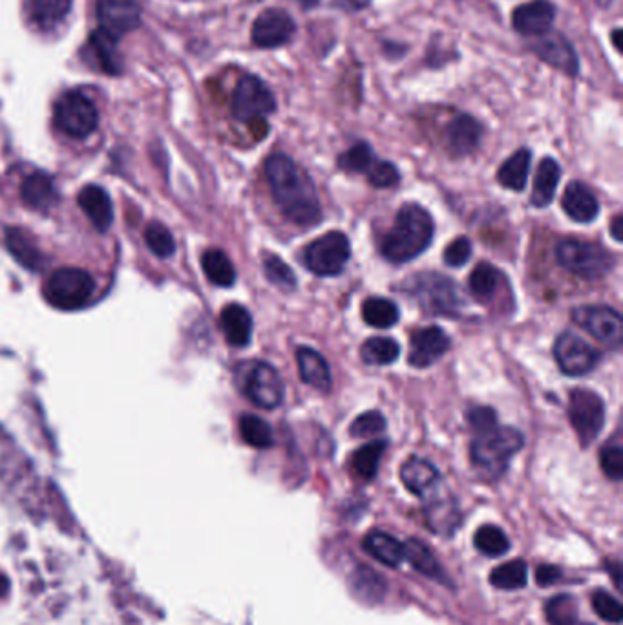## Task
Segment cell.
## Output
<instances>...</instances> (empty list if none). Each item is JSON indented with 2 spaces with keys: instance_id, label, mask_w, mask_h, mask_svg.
Wrapping results in <instances>:
<instances>
[{
  "instance_id": "cell-1",
  "label": "cell",
  "mask_w": 623,
  "mask_h": 625,
  "mask_svg": "<svg viewBox=\"0 0 623 625\" xmlns=\"http://www.w3.org/2000/svg\"><path fill=\"white\" fill-rule=\"evenodd\" d=\"M265 178L276 205L289 222L311 227L322 220V207L313 181L289 156L273 154L267 159Z\"/></svg>"
},
{
  "instance_id": "cell-2",
  "label": "cell",
  "mask_w": 623,
  "mask_h": 625,
  "mask_svg": "<svg viewBox=\"0 0 623 625\" xmlns=\"http://www.w3.org/2000/svg\"><path fill=\"white\" fill-rule=\"evenodd\" d=\"M433 233L435 225L430 212L417 203H406L382 240V255L393 264H406L430 247Z\"/></svg>"
},
{
  "instance_id": "cell-3",
  "label": "cell",
  "mask_w": 623,
  "mask_h": 625,
  "mask_svg": "<svg viewBox=\"0 0 623 625\" xmlns=\"http://www.w3.org/2000/svg\"><path fill=\"white\" fill-rule=\"evenodd\" d=\"M525 445V437L516 428L492 424L476 432L470 446L472 465L486 477L501 476L507 470L510 459Z\"/></svg>"
},
{
  "instance_id": "cell-4",
  "label": "cell",
  "mask_w": 623,
  "mask_h": 625,
  "mask_svg": "<svg viewBox=\"0 0 623 625\" xmlns=\"http://www.w3.org/2000/svg\"><path fill=\"white\" fill-rule=\"evenodd\" d=\"M234 377L240 392L262 410H275L284 401L286 390L282 377L267 362H242L238 364Z\"/></svg>"
},
{
  "instance_id": "cell-5",
  "label": "cell",
  "mask_w": 623,
  "mask_h": 625,
  "mask_svg": "<svg viewBox=\"0 0 623 625\" xmlns=\"http://www.w3.org/2000/svg\"><path fill=\"white\" fill-rule=\"evenodd\" d=\"M43 293L53 308L75 311L90 304L96 293V282L85 269L64 267L48 276Z\"/></svg>"
},
{
  "instance_id": "cell-6",
  "label": "cell",
  "mask_w": 623,
  "mask_h": 625,
  "mask_svg": "<svg viewBox=\"0 0 623 625\" xmlns=\"http://www.w3.org/2000/svg\"><path fill=\"white\" fill-rule=\"evenodd\" d=\"M556 260L572 275L585 280H596L613 271L614 256L600 244L563 240L556 245Z\"/></svg>"
},
{
  "instance_id": "cell-7",
  "label": "cell",
  "mask_w": 623,
  "mask_h": 625,
  "mask_svg": "<svg viewBox=\"0 0 623 625\" xmlns=\"http://www.w3.org/2000/svg\"><path fill=\"white\" fill-rule=\"evenodd\" d=\"M419 306L432 315H454L461 308V297L450 278L437 273L415 275L402 286Z\"/></svg>"
},
{
  "instance_id": "cell-8",
  "label": "cell",
  "mask_w": 623,
  "mask_h": 625,
  "mask_svg": "<svg viewBox=\"0 0 623 625\" xmlns=\"http://www.w3.org/2000/svg\"><path fill=\"white\" fill-rule=\"evenodd\" d=\"M53 121L68 138L85 139L94 134L99 112L90 97L81 90H70L59 97L53 108Z\"/></svg>"
},
{
  "instance_id": "cell-9",
  "label": "cell",
  "mask_w": 623,
  "mask_h": 625,
  "mask_svg": "<svg viewBox=\"0 0 623 625\" xmlns=\"http://www.w3.org/2000/svg\"><path fill=\"white\" fill-rule=\"evenodd\" d=\"M351 258V244L344 233L331 231L317 238L304 249V264L317 276H337L346 269Z\"/></svg>"
},
{
  "instance_id": "cell-10",
  "label": "cell",
  "mask_w": 623,
  "mask_h": 625,
  "mask_svg": "<svg viewBox=\"0 0 623 625\" xmlns=\"http://www.w3.org/2000/svg\"><path fill=\"white\" fill-rule=\"evenodd\" d=\"M233 116L242 123H256L276 110V99L269 86L256 75H243L231 99Z\"/></svg>"
},
{
  "instance_id": "cell-11",
  "label": "cell",
  "mask_w": 623,
  "mask_h": 625,
  "mask_svg": "<svg viewBox=\"0 0 623 625\" xmlns=\"http://www.w3.org/2000/svg\"><path fill=\"white\" fill-rule=\"evenodd\" d=\"M569 417L581 445H591L605 424V404L602 397L591 390H574L569 403Z\"/></svg>"
},
{
  "instance_id": "cell-12",
  "label": "cell",
  "mask_w": 623,
  "mask_h": 625,
  "mask_svg": "<svg viewBox=\"0 0 623 625\" xmlns=\"http://www.w3.org/2000/svg\"><path fill=\"white\" fill-rule=\"evenodd\" d=\"M554 357L565 375L580 377L596 368L600 361V351L594 350L589 342H585L576 333L565 331L556 339Z\"/></svg>"
},
{
  "instance_id": "cell-13",
  "label": "cell",
  "mask_w": 623,
  "mask_h": 625,
  "mask_svg": "<svg viewBox=\"0 0 623 625\" xmlns=\"http://www.w3.org/2000/svg\"><path fill=\"white\" fill-rule=\"evenodd\" d=\"M574 322L591 333L592 337L607 344L611 348H618L623 337V322L620 313L607 306H581L572 311Z\"/></svg>"
},
{
  "instance_id": "cell-14",
  "label": "cell",
  "mask_w": 623,
  "mask_h": 625,
  "mask_svg": "<svg viewBox=\"0 0 623 625\" xmlns=\"http://www.w3.org/2000/svg\"><path fill=\"white\" fill-rule=\"evenodd\" d=\"M295 32L296 24L293 17L287 15L284 10L273 8L258 15L253 24L251 37L258 48H278L289 43Z\"/></svg>"
},
{
  "instance_id": "cell-15",
  "label": "cell",
  "mask_w": 623,
  "mask_h": 625,
  "mask_svg": "<svg viewBox=\"0 0 623 625\" xmlns=\"http://www.w3.org/2000/svg\"><path fill=\"white\" fill-rule=\"evenodd\" d=\"M97 17L101 30L119 39L138 28L141 8L138 0H97Z\"/></svg>"
},
{
  "instance_id": "cell-16",
  "label": "cell",
  "mask_w": 623,
  "mask_h": 625,
  "mask_svg": "<svg viewBox=\"0 0 623 625\" xmlns=\"http://www.w3.org/2000/svg\"><path fill=\"white\" fill-rule=\"evenodd\" d=\"M450 350V337L437 326L415 331L410 344L408 361L413 368H428Z\"/></svg>"
},
{
  "instance_id": "cell-17",
  "label": "cell",
  "mask_w": 623,
  "mask_h": 625,
  "mask_svg": "<svg viewBox=\"0 0 623 625\" xmlns=\"http://www.w3.org/2000/svg\"><path fill=\"white\" fill-rule=\"evenodd\" d=\"M556 17V6L550 0H532L514 10L512 24L516 32L527 37L550 32Z\"/></svg>"
},
{
  "instance_id": "cell-18",
  "label": "cell",
  "mask_w": 623,
  "mask_h": 625,
  "mask_svg": "<svg viewBox=\"0 0 623 625\" xmlns=\"http://www.w3.org/2000/svg\"><path fill=\"white\" fill-rule=\"evenodd\" d=\"M74 0H24L28 22L39 32H52L70 15Z\"/></svg>"
},
{
  "instance_id": "cell-19",
  "label": "cell",
  "mask_w": 623,
  "mask_h": 625,
  "mask_svg": "<svg viewBox=\"0 0 623 625\" xmlns=\"http://www.w3.org/2000/svg\"><path fill=\"white\" fill-rule=\"evenodd\" d=\"M401 479L404 487L415 496L428 498L441 485V474L430 461L421 457L408 459L401 468Z\"/></svg>"
},
{
  "instance_id": "cell-20",
  "label": "cell",
  "mask_w": 623,
  "mask_h": 625,
  "mask_svg": "<svg viewBox=\"0 0 623 625\" xmlns=\"http://www.w3.org/2000/svg\"><path fill=\"white\" fill-rule=\"evenodd\" d=\"M563 211L578 223H591L598 218L600 203L594 192L581 181H572L563 194Z\"/></svg>"
},
{
  "instance_id": "cell-21",
  "label": "cell",
  "mask_w": 623,
  "mask_h": 625,
  "mask_svg": "<svg viewBox=\"0 0 623 625\" xmlns=\"http://www.w3.org/2000/svg\"><path fill=\"white\" fill-rule=\"evenodd\" d=\"M483 136V127L479 125L474 117L468 114H459L450 121L446 128V141L448 149L454 152L455 156H466L479 147Z\"/></svg>"
},
{
  "instance_id": "cell-22",
  "label": "cell",
  "mask_w": 623,
  "mask_h": 625,
  "mask_svg": "<svg viewBox=\"0 0 623 625\" xmlns=\"http://www.w3.org/2000/svg\"><path fill=\"white\" fill-rule=\"evenodd\" d=\"M534 52L538 53L541 61L550 64L552 68H558L560 72H565V74L576 75L580 70L578 55L574 52L571 43L560 35L539 41L534 46Z\"/></svg>"
},
{
  "instance_id": "cell-23",
  "label": "cell",
  "mask_w": 623,
  "mask_h": 625,
  "mask_svg": "<svg viewBox=\"0 0 623 625\" xmlns=\"http://www.w3.org/2000/svg\"><path fill=\"white\" fill-rule=\"evenodd\" d=\"M296 362H298V371H300V379L306 382L307 386L315 388L318 392L328 393L333 384L331 370L326 359L311 348H298L296 351Z\"/></svg>"
},
{
  "instance_id": "cell-24",
  "label": "cell",
  "mask_w": 623,
  "mask_h": 625,
  "mask_svg": "<svg viewBox=\"0 0 623 625\" xmlns=\"http://www.w3.org/2000/svg\"><path fill=\"white\" fill-rule=\"evenodd\" d=\"M77 202L97 231L103 233L110 227V223L114 220V207L110 202V196L101 187L86 185L85 189L79 192Z\"/></svg>"
},
{
  "instance_id": "cell-25",
  "label": "cell",
  "mask_w": 623,
  "mask_h": 625,
  "mask_svg": "<svg viewBox=\"0 0 623 625\" xmlns=\"http://www.w3.org/2000/svg\"><path fill=\"white\" fill-rule=\"evenodd\" d=\"M223 335L234 348H245L253 337V317L240 304H229L222 311Z\"/></svg>"
},
{
  "instance_id": "cell-26",
  "label": "cell",
  "mask_w": 623,
  "mask_h": 625,
  "mask_svg": "<svg viewBox=\"0 0 623 625\" xmlns=\"http://www.w3.org/2000/svg\"><path fill=\"white\" fill-rule=\"evenodd\" d=\"M88 50L92 55V63L105 74L117 75L123 72L121 52L117 48V39L103 30H96L88 39Z\"/></svg>"
},
{
  "instance_id": "cell-27",
  "label": "cell",
  "mask_w": 623,
  "mask_h": 625,
  "mask_svg": "<svg viewBox=\"0 0 623 625\" xmlns=\"http://www.w3.org/2000/svg\"><path fill=\"white\" fill-rule=\"evenodd\" d=\"M362 547L371 558L391 569L399 567L404 562V543L384 530L370 532L362 541Z\"/></svg>"
},
{
  "instance_id": "cell-28",
  "label": "cell",
  "mask_w": 623,
  "mask_h": 625,
  "mask_svg": "<svg viewBox=\"0 0 623 625\" xmlns=\"http://www.w3.org/2000/svg\"><path fill=\"white\" fill-rule=\"evenodd\" d=\"M21 196L26 205H30L37 211H48L59 200L55 183L44 172H33L24 180Z\"/></svg>"
},
{
  "instance_id": "cell-29",
  "label": "cell",
  "mask_w": 623,
  "mask_h": 625,
  "mask_svg": "<svg viewBox=\"0 0 623 625\" xmlns=\"http://www.w3.org/2000/svg\"><path fill=\"white\" fill-rule=\"evenodd\" d=\"M561 178L560 163L554 158H543L536 170L534 189H532V205L538 209H545L554 200Z\"/></svg>"
},
{
  "instance_id": "cell-30",
  "label": "cell",
  "mask_w": 623,
  "mask_h": 625,
  "mask_svg": "<svg viewBox=\"0 0 623 625\" xmlns=\"http://www.w3.org/2000/svg\"><path fill=\"white\" fill-rule=\"evenodd\" d=\"M426 523L430 529L435 530L437 534H452L459 523H461V512L454 499L444 496V498H435L428 501L426 510Z\"/></svg>"
},
{
  "instance_id": "cell-31",
  "label": "cell",
  "mask_w": 623,
  "mask_h": 625,
  "mask_svg": "<svg viewBox=\"0 0 623 625\" xmlns=\"http://www.w3.org/2000/svg\"><path fill=\"white\" fill-rule=\"evenodd\" d=\"M404 560L412 563L413 569L419 573L437 580V582H446L448 578L444 576L443 567L439 560L435 558L432 549L423 543V541L408 540L404 543Z\"/></svg>"
},
{
  "instance_id": "cell-32",
  "label": "cell",
  "mask_w": 623,
  "mask_h": 625,
  "mask_svg": "<svg viewBox=\"0 0 623 625\" xmlns=\"http://www.w3.org/2000/svg\"><path fill=\"white\" fill-rule=\"evenodd\" d=\"M532 154L530 150L521 149L514 152L510 158L501 165L497 172V180L510 191H523L527 185L528 170H530Z\"/></svg>"
},
{
  "instance_id": "cell-33",
  "label": "cell",
  "mask_w": 623,
  "mask_h": 625,
  "mask_svg": "<svg viewBox=\"0 0 623 625\" xmlns=\"http://www.w3.org/2000/svg\"><path fill=\"white\" fill-rule=\"evenodd\" d=\"M351 589L360 602L381 604L386 596V582L381 574L371 571L370 567H359L351 578Z\"/></svg>"
},
{
  "instance_id": "cell-34",
  "label": "cell",
  "mask_w": 623,
  "mask_h": 625,
  "mask_svg": "<svg viewBox=\"0 0 623 625\" xmlns=\"http://www.w3.org/2000/svg\"><path fill=\"white\" fill-rule=\"evenodd\" d=\"M203 273L211 280L214 286L231 287L236 282V271L229 256L222 249H209L201 256Z\"/></svg>"
},
{
  "instance_id": "cell-35",
  "label": "cell",
  "mask_w": 623,
  "mask_h": 625,
  "mask_svg": "<svg viewBox=\"0 0 623 625\" xmlns=\"http://www.w3.org/2000/svg\"><path fill=\"white\" fill-rule=\"evenodd\" d=\"M362 317L371 328L386 329L399 322L401 311L390 298L371 297L362 304Z\"/></svg>"
},
{
  "instance_id": "cell-36",
  "label": "cell",
  "mask_w": 623,
  "mask_h": 625,
  "mask_svg": "<svg viewBox=\"0 0 623 625\" xmlns=\"http://www.w3.org/2000/svg\"><path fill=\"white\" fill-rule=\"evenodd\" d=\"M386 441H373L366 446L359 448L351 457V470L355 476L370 481L377 476V470L381 465L382 456L386 452Z\"/></svg>"
},
{
  "instance_id": "cell-37",
  "label": "cell",
  "mask_w": 623,
  "mask_h": 625,
  "mask_svg": "<svg viewBox=\"0 0 623 625\" xmlns=\"http://www.w3.org/2000/svg\"><path fill=\"white\" fill-rule=\"evenodd\" d=\"M6 244H8L11 255L15 256V260L24 267L37 271L43 264V256L39 253V249L33 244L32 238L21 229H8L6 231Z\"/></svg>"
},
{
  "instance_id": "cell-38",
  "label": "cell",
  "mask_w": 623,
  "mask_h": 625,
  "mask_svg": "<svg viewBox=\"0 0 623 625\" xmlns=\"http://www.w3.org/2000/svg\"><path fill=\"white\" fill-rule=\"evenodd\" d=\"M401 346L397 340L388 337H375L368 339L360 348V357L366 364L371 366H388L399 359Z\"/></svg>"
},
{
  "instance_id": "cell-39",
  "label": "cell",
  "mask_w": 623,
  "mask_h": 625,
  "mask_svg": "<svg viewBox=\"0 0 623 625\" xmlns=\"http://www.w3.org/2000/svg\"><path fill=\"white\" fill-rule=\"evenodd\" d=\"M501 282H503L501 271L492 264L481 262L468 278V287L472 295L479 300H490L496 295Z\"/></svg>"
},
{
  "instance_id": "cell-40",
  "label": "cell",
  "mask_w": 623,
  "mask_h": 625,
  "mask_svg": "<svg viewBox=\"0 0 623 625\" xmlns=\"http://www.w3.org/2000/svg\"><path fill=\"white\" fill-rule=\"evenodd\" d=\"M528 565L525 560H510L496 567L490 574V583L503 591H518L527 585Z\"/></svg>"
},
{
  "instance_id": "cell-41",
  "label": "cell",
  "mask_w": 623,
  "mask_h": 625,
  "mask_svg": "<svg viewBox=\"0 0 623 625\" xmlns=\"http://www.w3.org/2000/svg\"><path fill=\"white\" fill-rule=\"evenodd\" d=\"M240 435L247 445L258 448V450H265V448H271L275 445V435H273L271 424L258 415H242Z\"/></svg>"
},
{
  "instance_id": "cell-42",
  "label": "cell",
  "mask_w": 623,
  "mask_h": 625,
  "mask_svg": "<svg viewBox=\"0 0 623 625\" xmlns=\"http://www.w3.org/2000/svg\"><path fill=\"white\" fill-rule=\"evenodd\" d=\"M474 545L477 551L490 558L503 556L510 551V540L507 534L496 525H483L481 529H477L474 534Z\"/></svg>"
},
{
  "instance_id": "cell-43",
  "label": "cell",
  "mask_w": 623,
  "mask_h": 625,
  "mask_svg": "<svg viewBox=\"0 0 623 625\" xmlns=\"http://www.w3.org/2000/svg\"><path fill=\"white\" fill-rule=\"evenodd\" d=\"M545 616L552 625H571L578 622V602L571 594H558L545 604Z\"/></svg>"
},
{
  "instance_id": "cell-44",
  "label": "cell",
  "mask_w": 623,
  "mask_h": 625,
  "mask_svg": "<svg viewBox=\"0 0 623 625\" xmlns=\"http://www.w3.org/2000/svg\"><path fill=\"white\" fill-rule=\"evenodd\" d=\"M375 152L366 141H360L338 158V167L346 172H366L375 161Z\"/></svg>"
},
{
  "instance_id": "cell-45",
  "label": "cell",
  "mask_w": 623,
  "mask_h": 625,
  "mask_svg": "<svg viewBox=\"0 0 623 625\" xmlns=\"http://www.w3.org/2000/svg\"><path fill=\"white\" fill-rule=\"evenodd\" d=\"M145 242H147L148 249L159 258H169L176 251V242L169 229L158 222L148 225L145 231Z\"/></svg>"
},
{
  "instance_id": "cell-46",
  "label": "cell",
  "mask_w": 623,
  "mask_h": 625,
  "mask_svg": "<svg viewBox=\"0 0 623 625\" xmlns=\"http://www.w3.org/2000/svg\"><path fill=\"white\" fill-rule=\"evenodd\" d=\"M264 271L267 280H269L273 286L286 289V291L295 289L296 275L293 273V269H291L280 256H265Z\"/></svg>"
},
{
  "instance_id": "cell-47",
  "label": "cell",
  "mask_w": 623,
  "mask_h": 625,
  "mask_svg": "<svg viewBox=\"0 0 623 625\" xmlns=\"http://www.w3.org/2000/svg\"><path fill=\"white\" fill-rule=\"evenodd\" d=\"M592 609L598 613L600 618L611 624H620L623 620V607L618 598H614L613 594L598 589L592 594Z\"/></svg>"
},
{
  "instance_id": "cell-48",
  "label": "cell",
  "mask_w": 623,
  "mask_h": 625,
  "mask_svg": "<svg viewBox=\"0 0 623 625\" xmlns=\"http://www.w3.org/2000/svg\"><path fill=\"white\" fill-rule=\"evenodd\" d=\"M600 465H602L603 474L613 479V481H622L623 477V446L622 443L614 441L603 446L600 452Z\"/></svg>"
},
{
  "instance_id": "cell-49",
  "label": "cell",
  "mask_w": 623,
  "mask_h": 625,
  "mask_svg": "<svg viewBox=\"0 0 623 625\" xmlns=\"http://www.w3.org/2000/svg\"><path fill=\"white\" fill-rule=\"evenodd\" d=\"M366 174H368V181L377 189H388L397 185V181L401 180L397 167L390 161H381V159H375L370 169L366 170Z\"/></svg>"
},
{
  "instance_id": "cell-50",
  "label": "cell",
  "mask_w": 623,
  "mask_h": 625,
  "mask_svg": "<svg viewBox=\"0 0 623 625\" xmlns=\"http://www.w3.org/2000/svg\"><path fill=\"white\" fill-rule=\"evenodd\" d=\"M349 430L353 437H373L386 430V419L381 412H366L351 423Z\"/></svg>"
},
{
  "instance_id": "cell-51",
  "label": "cell",
  "mask_w": 623,
  "mask_h": 625,
  "mask_svg": "<svg viewBox=\"0 0 623 625\" xmlns=\"http://www.w3.org/2000/svg\"><path fill=\"white\" fill-rule=\"evenodd\" d=\"M470 256H472V242L466 236H459L444 249V264L450 267H463L470 260Z\"/></svg>"
},
{
  "instance_id": "cell-52",
  "label": "cell",
  "mask_w": 623,
  "mask_h": 625,
  "mask_svg": "<svg viewBox=\"0 0 623 625\" xmlns=\"http://www.w3.org/2000/svg\"><path fill=\"white\" fill-rule=\"evenodd\" d=\"M468 421L472 424L474 432H479V430H485L488 426L497 423L496 412L492 408H486V406H474L468 412Z\"/></svg>"
},
{
  "instance_id": "cell-53",
  "label": "cell",
  "mask_w": 623,
  "mask_h": 625,
  "mask_svg": "<svg viewBox=\"0 0 623 625\" xmlns=\"http://www.w3.org/2000/svg\"><path fill=\"white\" fill-rule=\"evenodd\" d=\"M561 578L560 569L554 567V565H539L538 571H536V580H538L541 587H549L552 583L558 582Z\"/></svg>"
},
{
  "instance_id": "cell-54",
  "label": "cell",
  "mask_w": 623,
  "mask_h": 625,
  "mask_svg": "<svg viewBox=\"0 0 623 625\" xmlns=\"http://www.w3.org/2000/svg\"><path fill=\"white\" fill-rule=\"evenodd\" d=\"M338 8L348 11L366 10L371 4V0H335Z\"/></svg>"
},
{
  "instance_id": "cell-55",
  "label": "cell",
  "mask_w": 623,
  "mask_h": 625,
  "mask_svg": "<svg viewBox=\"0 0 623 625\" xmlns=\"http://www.w3.org/2000/svg\"><path fill=\"white\" fill-rule=\"evenodd\" d=\"M622 227V216H616V218H614L613 227H611V233H613V238L616 242H622V233H620Z\"/></svg>"
},
{
  "instance_id": "cell-56",
  "label": "cell",
  "mask_w": 623,
  "mask_h": 625,
  "mask_svg": "<svg viewBox=\"0 0 623 625\" xmlns=\"http://www.w3.org/2000/svg\"><path fill=\"white\" fill-rule=\"evenodd\" d=\"M611 567H613L611 573L614 574V585L620 589V587H622V576H620V571H622V569H620V563H613Z\"/></svg>"
},
{
  "instance_id": "cell-57",
  "label": "cell",
  "mask_w": 623,
  "mask_h": 625,
  "mask_svg": "<svg viewBox=\"0 0 623 625\" xmlns=\"http://www.w3.org/2000/svg\"><path fill=\"white\" fill-rule=\"evenodd\" d=\"M8 589H10V583H8V578L0 574V598H2L4 594L8 593Z\"/></svg>"
},
{
  "instance_id": "cell-58",
  "label": "cell",
  "mask_w": 623,
  "mask_h": 625,
  "mask_svg": "<svg viewBox=\"0 0 623 625\" xmlns=\"http://www.w3.org/2000/svg\"><path fill=\"white\" fill-rule=\"evenodd\" d=\"M571 625H591V624H580V622H574V624Z\"/></svg>"
}]
</instances>
